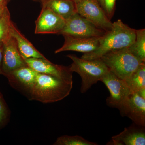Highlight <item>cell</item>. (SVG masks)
<instances>
[{
    "instance_id": "obj_1",
    "label": "cell",
    "mask_w": 145,
    "mask_h": 145,
    "mask_svg": "<svg viewBox=\"0 0 145 145\" xmlns=\"http://www.w3.org/2000/svg\"><path fill=\"white\" fill-rule=\"evenodd\" d=\"M135 29L119 19L113 23L110 31H106L99 38L98 48L92 52L84 54L81 58L87 60L100 59L109 52L128 47L135 41Z\"/></svg>"
},
{
    "instance_id": "obj_2",
    "label": "cell",
    "mask_w": 145,
    "mask_h": 145,
    "mask_svg": "<svg viewBox=\"0 0 145 145\" xmlns=\"http://www.w3.org/2000/svg\"><path fill=\"white\" fill-rule=\"evenodd\" d=\"M72 85L73 81L37 72L29 100L44 103L61 101L70 94Z\"/></svg>"
},
{
    "instance_id": "obj_3",
    "label": "cell",
    "mask_w": 145,
    "mask_h": 145,
    "mask_svg": "<svg viewBox=\"0 0 145 145\" xmlns=\"http://www.w3.org/2000/svg\"><path fill=\"white\" fill-rule=\"evenodd\" d=\"M72 63L69 67L72 72H77L82 79L81 92L86 93L92 86L101 81L109 71V69L101 59L87 60L80 58L75 54H68Z\"/></svg>"
},
{
    "instance_id": "obj_4",
    "label": "cell",
    "mask_w": 145,
    "mask_h": 145,
    "mask_svg": "<svg viewBox=\"0 0 145 145\" xmlns=\"http://www.w3.org/2000/svg\"><path fill=\"white\" fill-rule=\"evenodd\" d=\"M100 59L111 72L125 80L143 63L131 53L128 47L109 52Z\"/></svg>"
},
{
    "instance_id": "obj_5",
    "label": "cell",
    "mask_w": 145,
    "mask_h": 145,
    "mask_svg": "<svg viewBox=\"0 0 145 145\" xmlns=\"http://www.w3.org/2000/svg\"><path fill=\"white\" fill-rule=\"evenodd\" d=\"M106 32L96 27L78 13H75L66 20L65 26L59 34L79 38H99Z\"/></svg>"
},
{
    "instance_id": "obj_6",
    "label": "cell",
    "mask_w": 145,
    "mask_h": 145,
    "mask_svg": "<svg viewBox=\"0 0 145 145\" xmlns=\"http://www.w3.org/2000/svg\"><path fill=\"white\" fill-rule=\"evenodd\" d=\"M76 4V13L85 18L100 29L110 31L113 23L96 0H82Z\"/></svg>"
},
{
    "instance_id": "obj_7",
    "label": "cell",
    "mask_w": 145,
    "mask_h": 145,
    "mask_svg": "<svg viewBox=\"0 0 145 145\" xmlns=\"http://www.w3.org/2000/svg\"><path fill=\"white\" fill-rule=\"evenodd\" d=\"M101 81L105 85L110 93V96L106 100L108 105L120 110L130 93L125 80L118 78L109 71Z\"/></svg>"
},
{
    "instance_id": "obj_8",
    "label": "cell",
    "mask_w": 145,
    "mask_h": 145,
    "mask_svg": "<svg viewBox=\"0 0 145 145\" xmlns=\"http://www.w3.org/2000/svg\"><path fill=\"white\" fill-rule=\"evenodd\" d=\"M37 73L34 69L27 65L11 71L6 77L13 88L29 100L36 82Z\"/></svg>"
},
{
    "instance_id": "obj_9",
    "label": "cell",
    "mask_w": 145,
    "mask_h": 145,
    "mask_svg": "<svg viewBox=\"0 0 145 145\" xmlns=\"http://www.w3.org/2000/svg\"><path fill=\"white\" fill-rule=\"evenodd\" d=\"M1 69L5 76L19 68L27 65L21 56L16 40L10 34L2 42Z\"/></svg>"
},
{
    "instance_id": "obj_10",
    "label": "cell",
    "mask_w": 145,
    "mask_h": 145,
    "mask_svg": "<svg viewBox=\"0 0 145 145\" xmlns=\"http://www.w3.org/2000/svg\"><path fill=\"white\" fill-rule=\"evenodd\" d=\"M65 24V20L49 8L42 7L40 13L35 22V34H59Z\"/></svg>"
},
{
    "instance_id": "obj_11",
    "label": "cell",
    "mask_w": 145,
    "mask_h": 145,
    "mask_svg": "<svg viewBox=\"0 0 145 145\" xmlns=\"http://www.w3.org/2000/svg\"><path fill=\"white\" fill-rule=\"evenodd\" d=\"M27 64L36 72L55 76L65 80L73 81L72 72L69 67L53 63L46 59L31 58L25 59Z\"/></svg>"
},
{
    "instance_id": "obj_12",
    "label": "cell",
    "mask_w": 145,
    "mask_h": 145,
    "mask_svg": "<svg viewBox=\"0 0 145 145\" xmlns=\"http://www.w3.org/2000/svg\"><path fill=\"white\" fill-rule=\"evenodd\" d=\"M121 115L131 119L134 123L145 125V99L137 93H130L119 110Z\"/></svg>"
},
{
    "instance_id": "obj_13",
    "label": "cell",
    "mask_w": 145,
    "mask_h": 145,
    "mask_svg": "<svg viewBox=\"0 0 145 145\" xmlns=\"http://www.w3.org/2000/svg\"><path fill=\"white\" fill-rule=\"evenodd\" d=\"M65 42L62 46L55 50V53L66 51H73L84 54L94 51L99 47V38H79L63 35Z\"/></svg>"
},
{
    "instance_id": "obj_14",
    "label": "cell",
    "mask_w": 145,
    "mask_h": 145,
    "mask_svg": "<svg viewBox=\"0 0 145 145\" xmlns=\"http://www.w3.org/2000/svg\"><path fill=\"white\" fill-rule=\"evenodd\" d=\"M107 144L145 145L144 131L135 127L125 128L121 133L112 137L111 141Z\"/></svg>"
},
{
    "instance_id": "obj_15",
    "label": "cell",
    "mask_w": 145,
    "mask_h": 145,
    "mask_svg": "<svg viewBox=\"0 0 145 145\" xmlns=\"http://www.w3.org/2000/svg\"><path fill=\"white\" fill-rule=\"evenodd\" d=\"M10 33L15 39L19 52L24 59L31 58L46 59L21 33L13 22L10 25Z\"/></svg>"
},
{
    "instance_id": "obj_16",
    "label": "cell",
    "mask_w": 145,
    "mask_h": 145,
    "mask_svg": "<svg viewBox=\"0 0 145 145\" xmlns=\"http://www.w3.org/2000/svg\"><path fill=\"white\" fill-rule=\"evenodd\" d=\"M42 5L65 20L76 13V4L72 0H44Z\"/></svg>"
},
{
    "instance_id": "obj_17",
    "label": "cell",
    "mask_w": 145,
    "mask_h": 145,
    "mask_svg": "<svg viewBox=\"0 0 145 145\" xmlns=\"http://www.w3.org/2000/svg\"><path fill=\"white\" fill-rule=\"evenodd\" d=\"M131 93H137L145 88V63L140 64L127 80H126Z\"/></svg>"
},
{
    "instance_id": "obj_18",
    "label": "cell",
    "mask_w": 145,
    "mask_h": 145,
    "mask_svg": "<svg viewBox=\"0 0 145 145\" xmlns=\"http://www.w3.org/2000/svg\"><path fill=\"white\" fill-rule=\"evenodd\" d=\"M134 42L128 47L131 54L142 63L145 62V29H135Z\"/></svg>"
},
{
    "instance_id": "obj_19",
    "label": "cell",
    "mask_w": 145,
    "mask_h": 145,
    "mask_svg": "<svg viewBox=\"0 0 145 145\" xmlns=\"http://www.w3.org/2000/svg\"><path fill=\"white\" fill-rule=\"evenodd\" d=\"M54 145H97V143L85 140L79 135L69 136L63 135L57 138Z\"/></svg>"
},
{
    "instance_id": "obj_20",
    "label": "cell",
    "mask_w": 145,
    "mask_h": 145,
    "mask_svg": "<svg viewBox=\"0 0 145 145\" xmlns=\"http://www.w3.org/2000/svg\"><path fill=\"white\" fill-rule=\"evenodd\" d=\"M12 22L10 12L7 7L0 18V44L2 43L3 41L10 34Z\"/></svg>"
},
{
    "instance_id": "obj_21",
    "label": "cell",
    "mask_w": 145,
    "mask_h": 145,
    "mask_svg": "<svg viewBox=\"0 0 145 145\" xmlns=\"http://www.w3.org/2000/svg\"><path fill=\"white\" fill-rule=\"evenodd\" d=\"M110 20L114 16L116 0H96Z\"/></svg>"
},
{
    "instance_id": "obj_22",
    "label": "cell",
    "mask_w": 145,
    "mask_h": 145,
    "mask_svg": "<svg viewBox=\"0 0 145 145\" xmlns=\"http://www.w3.org/2000/svg\"><path fill=\"white\" fill-rule=\"evenodd\" d=\"M9 110L4 100L2 95L0 93V127L4 125L9 118Z\"/></svg>"
},
{
    "instance_id": "obj_23",
    "label": "cell",
    "mask_w": 145,
    "mask_h": 145,
    "mask_svg": "<svg viewBox=\"0 0 145 145\" xmlns=\"http://www.w3.org/2000/svg\"><path fill=\"white\" fill-rule=\"evenodd\" d=\"M3 57V44H0V75H4L1 69L2 61Z\"/></svg>"
},
{
    "instance_id": "obj_24",
    "label": "cell",
    "mask_w": 145,
    "mask_h": 145,
    "mask_svg": "<svg viewBox=\"0 0 145 145\" xmlns=\"http://www.w3.org/2000/svg\"><path fill=\"white\" fill-rule=\"evenodd\" d=\"M10 0H0V6H7Z\"/></svg>"
},
{
    "instance_id": "obj_25",
    "label": "cell",
    "mask_w": 145,
    "mask_h": 145,
    "mask_svg": "<svg viewBox=\"0 0 145 145\" xmlns=\"http://www.w3.org/2000/svg\"><path fill=\"white\" fill-rule=\"evenodd\" d=\"M137 93L143 99H145V88L141 89Z\"/></svg>"
},
{
    "instance_id": "obj_26",
    "label": "cell",
    "mask_w": 145,
    "mask_h": 145,
    "mask_svg": "<svg viewBox=\"0 0 145 145\" xmlns=\"http://www.w3.org/2000/svg\"><path fill=\"white\" fill-rule=\"evenodd\" d=\"M7 6H0V18L1 16H2L3 13H4L6 7Z\"/></svg>"
},
{
    "instance_id": "obj_27",
    "label": "cell",
    "mask_w": 145,
    "mask_h": 145,
    "mask_svg": "<svg viewBox=\"0 0 145 145\" xmlns=\"http://www.w3.org/2000/svg\"><path fill=\"white\" fill-rule=\"evenodd\" d=\"M33 1L36 2H38L40 3L41 4H42V3L43 2L44 0H31Z\"/></svg>"
},
{
    "instance_id": "obj_28",
    "label": "cell",
    "mask_w": 145,
    "mask_h": 145,
    "mask_svg": "<svg viewBox=\"0 0 145 145\" xmlns=\"http://www.w3.org/2000/svg\"><path fill=\"white\" fill-rule=\"evenodd\" d=\"M72 1H74V2H75V3H77L80 2L82 0H72Z\"/></svg>"
}]
</instances>
